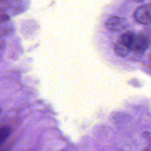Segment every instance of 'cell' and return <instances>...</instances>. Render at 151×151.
I'll list each match as a JSON object with an SVG mask.
<instances>
[{
  "instance_id": "1",
  "label": "cell",
  "mask_w": 151,
  "mask_h": 151,
  "mask_svg": "<svg viewBox=\"0 0 151 151\" xmlns=\"http://www.w3.org/2000/svg\"><path fill=\"white\" fill-rule=\"evenodd\" d=\"M134 18L141 24H151V4H144L137 7L134 13Z\"/></svg>"
},
{
  "instance_id": "2",
  "label": "cell",
  "mask_w": 151,
  "mask_h": 151,
  "mask_svg": "<svg viewBox=\"0 0 151 151\" xmlns=\"http://www.w3.org/2000/svg\"><path fill=\"white\" fill-rule=\"evenodd\" d=\"M128 26V20L125 18L119 17V16H111L106 22V28L114 32L124 30Z\"/></svg>"
},
{
  "instance_id": "3",
  "label": "cell",
  "mask_w": 151,
  "mask_h": 151,
  "mask_svg": "<svg viewBox=\"0 0 151 151\" xmlns=\"http://www.w3.org/2000/svg\"><path fill=\"white\" fill-rule=\"evenodd\" d=\"M148 41L142 35H136L133 44L131 45V50L135 54L142 55L148 48Z\"/></svg>"
},
{
  "instance_id": "4",
  "label": "cell",
  "mask_w": 151,
  "mask_h": 151,
  "mask_svg": "<svg viewBox=\"0 0 151 151\" xmlns=\"http://www.w3.org/2000/svg\"><path fill=\"white\" fill-rule=\"evenodd\" d=\"M135 35L136 34H134L133 32H126L119 37L118 42L125 44V46H127V47L131 49L133 41H134V38H135Z\"/></svg>"
},
{
  "instance_id": "5",
  "label": "cell",
  "mask_w": 151,
  "mask_h": 151,
  "mask_svg": "<svg viewBox=\"0 0 151 151\" xmlns=\"http://www.w3.org/2000/svg\"><path fill=\"white\" fill-rule=\"evenodd\" d=\"M114 51L116 54L120 56V57H125V56H127L129 54V52L131 50L129 47L125 46V44L118 42L117 44H115Z\"/></svg>"
},
{
  "instance_id": "6",
  "label": "cell",
  "mask_w": 151,
  "mask_h": 151,
  "mask_svg": "<svg viewBox=\"0 0 151 151\" xmlns=\"http://www.w3.org/2000/svg\"><path fill=\"white\" fill-rule=\"evenodd\" d=\"M10 129L9 128V127L4 126L1 128V131H0V141H1V143H2L7 138V137L10 135Z\"/></svg>"
},
{
  "instance_id": "7",
  "label": "cell",
  "mask_w": 151,
  "mask_h": 151,
  "mask_svg": "<svg viewBox=\"0 0 151 151\" xmlns=\"http://www.w3.org/2000/svg\"><path fill=\"white\" fill-rule=\"evenodd\" d=\"M134 1H137V2H142L144 0H134Z\"/></svg>"
}]
</instances>
